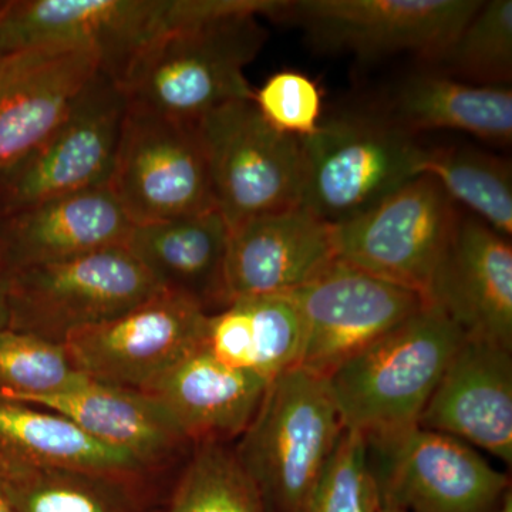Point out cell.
Wrapping results in <instances>:
<instances>
[{"label":"cell","instance_id":"obj_12","mask_svg":"<svg viewBox=\"0 0 512 512\" xmlns=\"http://www.w3.org/2000/svg\"><path fill=\"white\" fill-rule=\"evenodd\" d=\"M288 295L302 319L299 366L323 376L427 305L419 292L339 259Z\"/></svg>","mask_w":512,"mask_h":512},{"label":"cell","instance_id":"obj_16","mask_svg":"<svg viewBox=\"0 0 512 512\" xmlns=\"http://www.w3.org/2000/svg\"><path fill=\"white\" fill-rule=\"evenodd\" d=\"M333 225L303 207L258 215L229 229L228 303L288 295L336 261Z\"/></svg>","mask_w":512,"mask_h":512},{"label":"cell","instance_id":"obj_30","mask_svg":"<svg viewBox=\"0 0 512 512\" xmlns=\"http://www.w3.org/2000/svg\"><path fill=\"white\" fill-rule=\"evenodd\" d=\"M87 379L64 345L9 328L0 332V396L28 403L72 390Z\"/></svg>","mask_w":512,"mask_h":512},{"label":"cell","instance_id":"obj_11","mask_svg":"<svg viewBox=\"0 0 512 512\" xmlns=\"http://www.w3.org/2000/svg\"><path fill=\"white\" fill-rule=\"evenodd\" d=\"M481 0H298L286 2L288 19L326 52L373 59L412 52L436 59L474 13Z\"/></svg>","mask_w":512,"mask_h":512},{"label":"cell","instance_id":"obj_20","mask_svg":"<svg viewBox=\"0 0 512 512\" xmlns=\"http://www.w3.org/2000/svg\"><path fill=\"white\" fill-rule=\"evenodd\" d=\"M269 383L198 348L144 393L167 410L187 443L197 446L238 439L254 419Z\"/></svg>","mask_w":512,"mask_h":512},{"label":"cell","instance_id":"obj_7","mask_svg":"<svg viewBox=\"0 0 512 512\" xmlns=\"http://www.w3.org/2000/svg\"><path fill=\"white\" fill-rule=\"evenodd\" d=\"M127 111L120 84L99 70L60 123L26 156L0 170L3 217L109 184Z\"/></svg>","mask_w":512,"mask_h":512},{"label":"cell","instance_id":"obj_31","mask_svg":"<svg viewBox=\"0 0 512 512\" xmlns=\"http://www.w3.org/2000/svg\"><path fill=\"white\" fill-rule=\"evenodd\" d=\"M380 505L369 444L362 433L345 429L305 512H380Z\"/></svg>","mask_w":512,"mask_h":512},{"label":"cell","instance_id":"obj_25","mask_svg":"<svg viewBox=\"0 0 512 512\" xmlns=\"http://www.w3.org/2000/svg\"><path fill=\"white\" fill-rule=\"evenodd\" d=\"M386 116L413 136L456 130L507 146L512 141V90L474 86L434 72L416 74L397 89Z\"/></svg>","mask_w":512,"mask_h":512},{"label":"cell","instance_id":"obj_17","mask_svg":"<svg viewBox=\"0 0 512 512\" xmlns=\"http://www.w3.org/2000/svg\"><path fill=\"white\" fill-rule=\"evenodd\" d=\"M99 70L90 47L43 46L0 57V170L60 123Z\"/></svg>","mask_w":512,"mask_h":512},{"label":"cell","instance_id":"obj_35","mask_svg":"<svg viewBox=\"0 0 512 512\" xmlns=\"http://www.w3.org/2000/svg\"><path fill=\"white\" fill-rule=\"evenodd\" d=\"M490 512H512V487L508 488Z\"/></svg>","mask_w":512,"mask_h":512},{"label":"cell","instance_id":"obj_36","mask_svg":"<svg viewBox=\"0 0 512 512\" xmlns=\"http://www.w3.org/2000/svg\"><path fill=\"white\" fill-rule=\"evenodd\" d=\"M380 512H404V511L400 510V508L397 507V505L390 503L389 500H386V498L382 497V505H380Z\"/></svg>","mask_w":512,"mask_h":512},{"label":"cell","instance_id":"obj_14","mask_svg":"<svg viewBox=\"0 0 512 512\" xmlns=\"http://www.w3.org/2000/svg\"><path fill=\"white\" fill-rule=\"evenodd\" d=\"M369 444L380 495L404 512H490L511 478L476 448L416 427Z\"/></svg>","mask_w":512,"mask_h":512},{"label":"cell","instance_id":"obj_24","mask_svg":"<svg viewBox=\"0 0 512 512\" xmlns=\"http://www.w3.org/2000/svg\"><path fill=\"white\" fill-rule=\"evenodd\" d=\"M0 458L23 466L147 478L136 457L101 443L62 414L0 396Z\"/></svg>","mask_w":512,"mask_h":512},{"label":"cell","instance_id":"obj_18","mask_svg":"<svg viewBox=\"0 0 512 512\" xmlns=\"http://www.w3.org/2000/svg\"><path fill=\"white\" fill-rule=\"evenodd\" d=\"M512 463V349L464 339L419 420Z\"/></svg>","mask_w":512,"mask_h":512},{"label":"cell","instance_id":"obj_10","mask_svg":"<svg viewBox=\"0 0 512 512\" xmlns=\"http://www.w3.org/2000/svg\"><path fill=\"white\" fill-rule=\"evenodd\" d=\"M457 215L439 181L420 175L370 210L333 225L336 258L426 299Z\"/></svg>","mask_w":512,"mask_h":512},{"label":"cell","instance_id":"obj_23","mask_svg":"<svg viewBox=\"0 0 512 512\" xmlns=\"http://www.w3.org/2000/svg\"><path fill=\"white\" fill-rule=\"evenodd\" d=\"M201 349L232 369L272 382L301 365V315L289 295L234 299L207 315Z\"/></svg>","mask_w":512,"mask_h":512},{"label":"cell","instance_id":"obj_8","mask_svg":"<svg viewBox=\"0 0 512 512\" xmlns=\"http://www.w3.org/2000/svg\"><path fill=\"white\" fill-rule=\"evenodd\" d=\"M192 0H16L0 3V57L43 46L90 47L120 84L138 53L190 22Z\"/></svg>","mask_w":512,"mask_h":512},{"label":"cell","instance_id":"obj_6","mask_svg":"<svg viewBox=\"0 0 512 512\" xmlns=\"http://www.w3.org/2000/svg\"><path fill=\"white\" fill-rule=\"evenodd\" d=\"M197 126L215 207L229 229L258 215L301 207V138L272 127L254 101L224 104Z\"/></svg>","mask_w":512,"mask_h":512},{"label":"cell","instance_id":"obj_33","mask_svg":"<svg viewBox=\"0 0 512 512\" xmlns=\"http://www.w3.org/2000/svg\"><path fill=\"white\" fill-rule=\"evenodd\" d=\"M9 282L8 276L0 272V332L9 328Z\"/></svg>","mask_w":512,"mask_h":512},{"label":"cell","instance_id":"obj_21","mask_svg":"<svg viewBox=\"0 0 512 512\" xmlns=\"http://www.w3.org/2000/svg\"><path fill=\"white\" fill-rule=\"evenodd\" d=\"M227 221L218 210L134 225L126 247L163 291L177 293L205 313L228 305Z\"/></svg>","mask_w":512,"mask_h":512},{"label":"cell","instance_id":"obj_19","mask_svg":"<svg viewBox=\"0 0 512 512\" xmlns=\"http://www.w3.org/2000/svg\"><path fill=\"white\" fill-rule=\"evenodd\" d=\"M133 227L107 185L40 202L0 221V272L121 247Z\"/></svg>","mask_w":512,"mask_h":512},{"label":"cell","instance_id":"obj_22","mask_svg":"<svg viewBox=\"0 0 512 512\" xmlns=\"http://www.w3.org/2000/svg\"><path fill=\"white\" fill-rule=\"evenodd\" d=\"M28 403L62 414L93 439L136 457L150 471L188 446L167 410L138 390L87 379L72 390Z\"/></svg>","mask_w":512,"mask_h":512},{"label":"cell","instance_id":"obj_2","mask_svg":"<svg viewBox=\"0 0 512 512\" xmlns=\"http://www.w3.org/2000/svg\"><path fill=\"white\" fill-rule=\"evenodd\" d=\"M464 338L427 303L328 377L346 430L382 443L419 427L431 394Z\"/></svg>","mask_w":512,"mask_h":512},{"label":"cell","instance_id":"obj_1","mask_svg":"<svg viewBox=\"0 0 512 512\" xmlns=\"http://www.w3.org/2000/svg\"><path fill=\"white\" fill-rule=\"evenodd\" d=\"M258 16L232 13L164 30L121 79L128 107L197 123L224 104L254 101L245 69L268 39Z\"/></svg>","mask_w":512,"mask_h":512},{"label":"cell","instance_id":"obj_26","mask_svg":"<svg viewBox=\"0 0 512 512\" xmlns=\"http://www.w3.org/2000/svg\"><path fill=\"white\" fill-rule=\"evenodd\" d=\"M0 463L16 512H157L161 504L144 477Z\"/></svg>","mask_w":512,"mask_h":512},{"label":"cell","instance_id":"obj_5","mask_svg":"<svg viewBox=\"0 0 512 512\" xmlns=\"http://www.w3.org/2000/svg\"><path fill=\"white\" fill-rule=\"evenodd\" d=\"M6 276L9 329L60 345L163 291L126 245Z\"/></svg>","mask_w":512,"mask_h":512},{"label":"cell","instance_id":"obj_4","mask_svg":"<svg viewBox=\"0 0 512 512\" xmlns=\"http://www.w3.org/2000/svg\"><path fill=\"white\" fill-rule=\"evenodd\" d=\"M301 144V207L332 225L352 220L420 177L427 153L386 114L333 117Z\"/></svg>","mask_w":512,"mask_h":512},{"label":"cell","instance_id":"obj_29","mask_svg":"<svg viewBox=\"0 0 512 512\" xmlns=\"http://www.w3.org/2000/svg\"><path fill=\"white\" fill-rule=\"evenodd\" d=\"M191 460L157 512H265L227 443L194 446Z\"/></svg>","mask_w":512,"mask_h":512},{"label":"cell","instance_id":"obj_3","mask_svg":"<svg viewBox=\"0 0 512 512\" xmlns=\"http://www.w3.org/2000/svg\"><path fill=\"white\" fill-rule=\"evenodd\" d=\"M343 430L328 377L295 366L269 383L234 447L265 512H305Z\"/></svg>","mask_w":512,"mask_h":512},{"label":"cell","instance_id":"obj_34","mask_svg":"<svg viewBox=\"0 0 512 512\" xmlns=\"http://www.w3.org/2000/svg\"><path fill=\"white\" fill-rule=\"evenodd\" d=\"M0 512H16L12 497H10L8 478H6L2 463H0Z\"/></svg>","mask_w":512,"mask_h":512},{"label":"cell","instance_id":"obj_32","mask_svg":"<svg viewBox=\"0 0 512 512\" xmlns=\"http://www.w3.org/2000/svg\"><path fill=\"white\" fill-rule=\"evenodd\" d=\"M254 103L272 127L288 136L306 138L318 130L320 93L305 74H274L255 93Z\"/></svg>","mask_w":512,"mask_h":512},{"label":"cell","instance_id":"obj_27","mask_svg":"<svg viewBox=\"0 0 512 512\" xmlns=\"http://www.w3.org/2000/svg\"><path fill=\"white\" fill-rule=\"evenodd\" d=\"M439 181L448 197L474 212L501 237L512 235V170L510 161L476 148L427 150L421 175Z\"/></svg>","mask_w":512,"mask_h":512},{"label":"cell","instance_id":"obj_13","mask_svg":"<svg viewBox=\"0 0 512 512\" xmlns=\"http://www.w3.org/2000/svg\"><path fill=\"white\" fill-rule=\"evenodd\" d=\"M207 315L190 299L161 291L117 318L76 333L64 348L90 380L147 392L201 348Z\"/></svg>","mask_w":512,"mask_h":512},{"label":"cell","instance_id":"obj_9","mask_svg":"<svg viewBox=\"0 0 512 512\" xmlns=\"http://www.w3.org/2000/svg\"><path fill=\"white\" fill-rule=\"evenodd\" d=\"M107 187L133 225L217 210L197 123L130 107Z\"/></svg>","mask_w":512,"mask_h":512},{"label":"cell","instance_id":"obj_15","mask_svg":"<svg viewBox=\"0 0 512 512\" xmlns=\"http://www.w3.org/2000/svg\"><path fill=\"white\" fill-rule=\"evenodd\" d=\"M426 301L464 338L512 349L511 242L458 212Z\"/></svg>","mask_w":512,"mask_h":512},{"label":"cell","instance_id":"obj_28","mask_svg":"<svg viewBox=\"0 0 512 512\" xmlns=\"http://www.w3.org/2000/svg\"><path fill=\"white\" fill-rule=\"evenodd\" d=\"M427 64L458 82L507 87L512 79L511 0L481 3L456 39Z\"/></svg>","mask_w":512,"mask_h":512}]
</instances>
